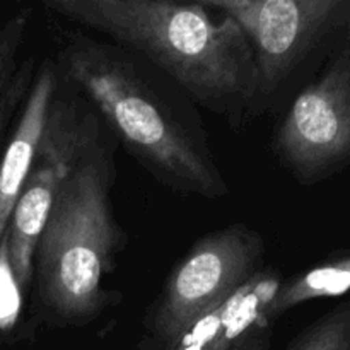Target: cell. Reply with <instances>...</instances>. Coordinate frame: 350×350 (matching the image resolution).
<instances>
[{"label":"cell","mask_w":350,"mask_h":350,"mask_svg":"<svg viewBox=\"0 0 350 350\" xmlns=\"http://www.w3.org/2000/svg\"><path fill=\"white\" fill-rule=\"evenodd\" d=\"M350 291V256L323 263L320 267L289 277L280 282L275 296L263 310L262 317L269 325L293 308L321 297H337Z\"/></svg>","instance_id":"cell-8"},{"label":"cell","mask_w":350,"mask_h":350,"mask_svg":"<svg viewBox=\"0 0 350 350\" xmlns=\"http://www.w3.org/2000/svg\"><path fill=\"white\" fill-rule=\"evenodd\" d=\"M57 60L58 72L81 89L130 156L164 187L208 200L229 195L198 118L142 58L67 31Z\"/></svg>","instance_id":"cell-2"},{"label":"cell","mask_w":350,"mask_h":350,"mask_svg":"<svg viewBox=\"0 0 350 350\" xmlns=\"http://www.w3.org/2000/svg\"><path fill=\"white\" fill-rule=\"evenodd\" d=\"M44 7L142 58L231 125H241L260 99L245 34L204 2L46 0Z\"/></svg>","instance_id":"cell-1"},{"label":"cell","mask_w":350,"mask_h":350,"mask_svg":"<svg viewBox=\"0 0 350 350\" xmlns=\"http://www.w3.org/2000/svg\"><path fill=\"white\" fill-rule=\"evenodd\" d=\"M111 156L89 120L75 116L67 171L34 255L41 310L62 325H85L108 304L105 289L118 252Z\"/></svg>","instance_id":"cell-3"},{"label":"cell","mask_w":350,"mask_h":350,"mask_svg":"<svg viewBox=\"0 0 350 350\" xmlns=\"http://www.w3.org/2000/svg\"><path fill=\"white\" fill-rule=\"evenodd\" d=\"M286 350H350V301L310 325Z\"/></svg>","instance_id":"cell-9"},{"label":"cell","mask_w":350,"mask_h":350,"mask_svg":"<svg viewBox=\"0 0 350 350\" xmlns=\"http://www.w3.org/2000/svg\"><path fill=\"white\" fill-rule=\"evenodd\" d=\"M245 34L253 55L260 98H270L311 48L342 21L340 0H204Z\"/></svg>","instance_id":"cell-5"},{"label":"cell","mask_w":350,"mask_h":350,"mask_svg":"<svg viewBox=\"0 0 350 350\" xmlns=\"http://www.w3.org/2000/svg\"><path fill=\"white\" fill-rule=\"evenodd\" d=\"M31 81H33V58H27L21 64L12 82L0 98V146L5 139L9 123L12 122L14 115L17 113V109H21L24 99H26Z\"/></svg>","instance_id":"cell-11"},{"label":"cell","mask_w":350,"mask_h":350,"mask_svg":"<svg viewBox=\"0 0 350 350\" xmlns=\"http://www.w3.org/2000/svg\"><path fill=\"white\" fill-rule=\"evenodd\" d=\"M58 99V68L46 60L33 75L17 125L0 159V245L14 204L29 178Z\"/></svg>","instance_id":"cell-7"},{"label":"cell","mask_w":350,"mask_h":350,"mask_svg":"<svg viewBox=\"0 0 350 350\" xmlns=\"http://www.w3.org/2000/svg\"><path fill=\"white\" fill-rule=\"evenodd\" d=\"M273 152L301 183H314L350 159V53L296 96Z\"/></svg>","instance_id":"cell-6"},{"label":"cell","mask_w":350,"mask_h":350,"mask_svg":"<svg viewBox=\"0 0 350 350\" xmlns=\"http://www.w3.org/2000/svg\"><path fill=\"white\" fill-rule=\"evenodd\" d=\"M265 243L246 224L217 229L191 245L173 267L146 317L150 350H159L190 325L234 296L263 269Z\"/></svg>","instance_id":"cell-4"},{"label":"cell","mask_w":350,"mask_h":350,"mask_svg":"<svg viewBox=\"0 0 350 350\" xmlns=\"http://www.w3.org/2000/svg\"><path fill=\"white\" fill-rule=\"evenodd\" d=\"M31 19V9H21L0 24V98L23 64L19 62V55L26 43Z\"/></svg>","instance_id":"cell-10"}]
</instances>
